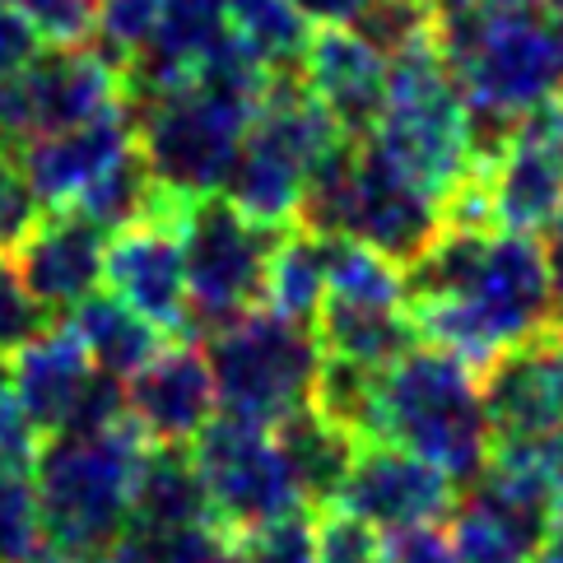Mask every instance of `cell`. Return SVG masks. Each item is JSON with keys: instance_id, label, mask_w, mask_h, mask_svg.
Listing matches in <instances>:
<instances>
[{"instance_id": "obj_17", "label": "cell", "mask_w": 563, "mask_h": 563, "mask_svg": "<svg viewBox=\"0 0 563 563\" xmlns=\"http://www.w3.org/2000/svg\"><path fill=\"white\" fill-rule=\"evenodd\" d=\"M498 442H540L563 429V327L527 340L479 373Z\"/></svg>"}, {"instance_id": "obj_8", "label": "cell", "mask_w": 563, "mask_h": 563, "mask_svg": "<svg viewBox=\"0 0 563 563\" xmlns=\"http://www.w3.org/2000/svg\"><path fill=\"white\" fill-rule=\"evenodd\" d=\"M279 233L285 229L247 219L224 191L191 200L183 219V261H187V331L196 345L261 308L266 266Z\"/></svg>"}, {"instance_id": "obj_9", "label": "cell", "mask_w": 563, "mask_h": 563, "mask_svg": "<svg viewBox=\"0 0 563 563\" xmlns=\"http://www.w3.org/2000/svg\"><path fill=\"white\" fill-rule=\"evenodd\" d=\"M554 521V489L527 448L498 442L489 466L456 489L448 536L461 563H536Z\"/></svg>"}, {"instance_id": "obj_45", "label": "cell", "mask_w": 563, "mask_h": 563, "mask_svg": "<svg viewBox=\"0 0 563 563\" xmlns=\"http://www.w3.org/2000/svg\"><path fill=\"white\" fill-rule=\"evenodd\" d=\"M210 563H247V559H243V550H238V545H229L224 554H214Z\"/></svg>"}, {"instance_id": "obj_40", "label": "cell", "mask_w": 563, "mask_h": 563, "mask_svg": "<svg viewBox=\"0 0 563 563\" xmlns=\"http://www.w3.org/2000/svg\"><path fill=\"white\" fill-rule=\"evenodd\" d=\"M37 52H43V37L33 33V24L10 0H0V79L14 75L19 66H29Z\"/></svg>"}, {"instance_id": "obj_1", "label": "cell", "mask_w": 563, "mask_h": 563, "mask_svg": "<svg viewBox=\"0 0 563 563\" xmlns=\"http://www.w3.org/2000/svg\"><path fill=\"white\" fill-rule=\"evenodd\" d=\"M406 303L419 340L475 373L559 327L545 252L527 233L442 229L406 266Z\"/></svg>"}, {"instance_id": "obj_16", "label": "cell", "mask_w": 563, "mask_h": 563, "mask_svg": "<svg viewBox=\"0 0 563 563\" xmlns=\"http://www.w3.org/2000/svg\"><path fill=\"white\" fill-rule=\"evenodd\" d=\"M214 410L219 396L206 350L191 340H168L145 368L126 377V419L150 448H191Z\"/></svg>"}, {"instance_id": "obj_21", "label": "cell", "mask_w": 563, "mask_h": 563, "mask_svg": "<svg viewBox=\"0 0 563 563\" xmlns=\"http://www.w3.org/2000/svg\"><path fill=\"white\" fill-rule=\"evenodd\" d=\"M10 373H14V400L29 415V424L43 438H56L66 429L93 364L85 345L66 331V321H56L43 335H33L24 350H14Z\"/></svg>"}, {"instance_id": "obj_25", "label": "cell", "mask_w": 563, "mask_h": 563, "mask_svg": "<svg viewBox=\"0 0 563 563\" xmlns=\"http://www.w3.org/2000/svg\"><path fill=\"white\" fill-rule=\"evenodd\" d=\"M131 521L135 527H214L210 494L191 461V448L145 452L135 475V494H131Z\"/></svg>"}, {"instance_id": "obj_39", "label": "cell", "mask_w": 563, "mask_h": 563, "mask_svg": "<svg viewBox=\"0 0 563 563\" xmlns=\"http://www.w3.org/2000/svg\"><path fill=\"white\" fill-rule=\"evenodd\" d=\"M122 419H126V382H122V377H112V373H98V368H93L62 433H75V438H85V433H103V429H117Z\"/></svg>"}, {"instance_id": "obj_26", "label": "cell", "mask_w": 563, "mask_h": 563, "mask_svg": "<svg viewBox=\"0 0 563 563\" xmlns=\"http://www.w3.org/2000/svg\"><path fill=\"white\" fill-rule=\"evenodd\" d=\"M321 298H327V238H317L308 229H285L266 266L261 308L308 327L321 312Z\"/></svg>"}, {"instance_id": "obj_23", "label": "cell", "mask_w": 563, "mask_h": 563, "mask_svg": "<svg viewBox=\"0 0 563 563\" xmlns=\"http://www.w3.org/2000/svg\"><path fill=\"white\" fill-rule=\"evenodd\" d=\"M66 331L85 345L89 364L98 373H112V377H131L150 364V358L168 345V335L150 327L140 312H131L122 298H112L108 289L89 294L85 303H75L66 312Z\"/></svg>"}, {"instance_id": "obj_29", "label": "cell", "mask_w": 563, "mask_h": 563, "mask_svg": "<svg viewBox=\"0 0 563 563\" xmlns=\"http://www.w3.org/2000/svg\"><path fill=\"white\" fill-rule=\"evenodd\" d=\"M154 200H158V187H154V177L145 168V158H140V150L131 145L85 196L75 200L70 210H79L89 224H98V229L112 238V233L140 224V219L154 210Z\"/></svg>"}, {"instance_id": "obj_28", "label": "cell", "mask_w": 563, "mask_h": 563, "mask_svg": "<svg viewBox=\"0 0 563 563\" xmlns=\"http://www.w3.org/2000/svg\"><path fill=\"white\" fill-rule=\"evenodd\" d=\"M327 298L358 308H410L406 271L354 238H327Z\"/></svg>"}, {"instance_id": "obj_22", "label": "cell", "mask_w": 563, "mask_h": 563, "mask_svg": "<svg viewBox=\"0 0 563 563\" xmlns=\"http://www.w3.org/2000/svg\"><path fill=\"white\" fill-rule=\"evenodd\" d=\"M271 438H275V452L285 461L298 498H303V508L327 512L340 494V485H345L350 466H354L358 438L345 433L340 424H331V419L317 415L312 406L285 415L271 429Z\"/></svg>"}, {"instance_id": "obj_30", "label": "cell", "mask_w": 563, "mask_h": 563, "mask_svg": "<svg viewBox=\"0 0 563 563\" xmlns=\"http://www.w3.org/2000/svg\"><path fill=\"white\" fill-rule=\"evenodd\" d=\"M233 540L219 527H131L112 540L108 563H210Z\"/></svg>"}, {"instance_id": "obj_12", "label": "cell", "mask_w": 563, "mask_h": 563, "mask_svg": "<svg viewBox=\"0 0 563 563\" xmlns=\"http://www.w3.org/2000/svg\"><path fill=\"white\" fill-rule=\"evenodd\" d=\"M442 229H448V206L406 168H396L373 140H354L340 238H354L406 271L438 243Z\"/></svg>"}, {"instance_id": "obj_35", "label": "cell", "mask_w": 563, "mask_h": 563, "mask_svg": "<svg viewBox=\"0 0 563 563\" xmlns=\"http://www.w3.org/2000/svg\"><path fill=\"white\" fill-rule=\"evenodd\" d=\"M43 200L33 196L24 168L14 154H0V256H14L29 243V233L43 224Z\"/></svg>"}, {"instance_id": "obj_14", "label": "cell", "mask_w": 563, "mask_h": 563, "mask_svg": "<svg viewBox=\"0 0 563 563\" xmlns=\"http://www.w3.org/2000/svg\"><path fill=\"white\" fill-rule=\"evenodd\" d=\"M489 224L536 238L563 206V98L527 112L494 154H479Z\"/></svg>"}, {"instance_id": "obj_18", "label": "cell", "mask_w": 563, "mask_h": 563, "mask_svg": "<svg viewBox=\"0 0 563 563\" xmlns=\"http://www.w3.org/2000/svg\"><path fill=\"white\" fill-rule=\"evenodd\" d=\"M103 229L89 224L79 210H52L29 233V243L14 252V271L24 279V289L37 298V308L66 317L75 303H85L89 294L103 289Z\"/></svg>"}, {"instance_id": "obj_32", "label": "cell", "mask_w": 563, "mask_h": 563, "mask_svg": "<svg viewBox=\"0 0 563 563\" xmlns=\"http://www.w3.org/2000/svg\"><path fill=\"white\" fill-rule=\"evenodd\" d=\"M43 550V512L29 471H0V563H33Z\"/></svg>"}, {"instance_id": "obj_20", "label": "cell", "mask_w": 563, "mask_h": 563, "mask_svg": "<svg viewBox=\"0 0 563 563\" xmlns=\"http://www.w3.org/2000/svg\"><path fill=\"white\" fill-rule=\"evenodd\" d=\"M131 145H135L131 108H117L108 117H93L85 126L33 140L14 158L24 168L33 196L43 200V210H70Z\"/></svg>"}, {"instance_id": "obj_19", "label": "cell", "mask_w": 563, "mask_h": 563, "mask_svg": "<svg viewBox=\"0 0 563 563\" xmlns=\"http://www.w3.org/2000/svg\"><path fill=\"white\" fill-rule=\"evenodd\" d=\"M298 75L350 140L373 135L387 98V56H377L364 37L350 29H312Z\"/></svg>"}, {"instance_id": "obj_43", "label": "cell", "mask_w": 563, "mask_h": 563, "mask_svg": "<svg viewBox=\"0 0 563 563\" xmlns=\"http://www.w3.org/2000/svg\"><path fill=\"white\" fill-rule=\"evenodd\" d=\"M536 563H563V536H545V550L536 554Z\"/></svg>"}, {"instance_id": "obj_11", "label": "cell", "mask_w": 563, "mask_h": 563, "mask_svg": "<svg viewBox=\"0 0 563 563\" xmlns=\"http://www.w3.org/2000/svg\"><path fill=\"white\" fill-rule=\"evenodd\" d=\"M191 461L200 479H206L214 527L229 540H243L247 531L266 527V521L303 508L285 461L275 452L271 429L214 415L191 442Z\"/></svg>"}, {"instance_id": "obj_31", "label": "cell", "mask_w": 563, "mask_h": 563, "mask_svg": "<svg viewBox=\"0 0 563 563\" xmlns=\"http://www.w3.org/2000/svg\"><path fill=\"white\" fill-rule=\"evenodd\" d=\"M164 0H93V37L89 47L103 52L117 70H126V62L154 37Z\"/></svg>"}, {"instance_id": "obj_46", "label": "cell", "mask_w": 563, "mask_h": 563, "mask_svg": "<svg viewBox=\"0 0 563 563\" xmlns=\"http://www.w3.org/2000/svg\"><path fill=\"white\" fill-rule=\"evenodd\" d=\"M75 563H108V554H93V559H75Z\"/></svg>"}, {"instance_id": "obj_6", "label": "cell", "mask_w": 563, "mask_h": 563, "mask_svg": "<svg viewBox=\"0 0 563 563\" xmlns=\"http://www.w3.org/2000/svg\"><path fill=\"white\" fill-rule=\"evenodd\" d=\"M340 140H350V135L308 93L303 75L298 70L271 75L266 103H261L256 122L247 126L243 145H238L224 196L247 219H256V224L294 229L312 168Z\"/></svg>"}, {"instance_id": "obj_34", "label": "cell", "mask_w": 563, "mask_h": 563, "mask_svg": "<svg viewBox=\"0 0 563 563\" xmlns=\"http://www.w3.org/2000/svg\"><path fill=\"white\" fill-rule=\"evenodd\" d=\"M233 545L243 550L247 563H317V512L294 508L247 531L243 540H233Z\"/></svg>"}, {"instance_id": "obj_37", "label": "cell", "mask_w": 563, "mask_h": 563, "mask_svg": "<svg viewBox=\"0 0 563 563\" xmlns=\"http://www.w3.org/2000/svg\"><path fill=\"white\" fill-rule=\"evenodd\" d=\"M52 327L47 308H37V298L24 289L14 261L0 256V354H14L24 350L33 335H43Z\"/></svg>"}, {"instance_id": "obj_27", "label": "cell", "mask_w": 563, "mask_h": 563, "mask_svg": "<svg viewBox=\"0 0 563 563\" xmlns=\"http://www.w3.org/2000/svg\"><path fill=\"white\" fill-rule=\"evenodd\" d=\"M229 37L271 75L298 70L308 52V24L289 0H229Z\"/></svg>"}, {"instance_id": "obj_41", "label": "cell", "mask_w": 563, "mask_h": 563, "mask_svg": "<svg viewBox=\"0 0 563 563\" xmlns=\"http://www.w3.org/2000/svg\"><path fill=\"white\" fill-rule=\"evenodd\" d=\"M308 29H350L373 0H289Z\"/></svg>"}, {"instance_id": "obj_7", "label": "cell", "mask_w": 563, "mask_h": 563, "mask_svg": "<svg viewBox=\"0 0 563 563\" xmlns=\"http://www.w3.org/2000/svg\"><path fill=\"white\" fill-rule=\"evenodd\" d=\"M206 364L214 377L219 410L256 429H275L285 415L312 400L321 368L317 335L271 308H256L206 340Z\"/></svg>"}, {"instance_id": "obj_42", "label": "cell", "mask_w": 563, "mask_h": 563, "mask_svg": "<svg viewBox=\"0 0 563 563\" xmlns=\"http://www.w3.org/2000/svg\"><path fill=\"white\" fill-rule=\"evenodd\" d=\"M545 271H550V289H554V308H559V327H563V206L545 224Z\"/></svg>"}, {"instance_id": "obj_24", "label": "cell", "mask_w": 563, "mask_h": 563, "mask_svg": "<svg viewBox=\"0 0 563 563\" xmlns=\"http://www.w3.org/2000/svg\"><path fill=\"white\" fill-rule=\"evenodd\" d=\"M312 335L321 354L350 358V364L373 373H382L410 345H419L410 308H358V303H335V298H321Z\"/></svg>"}, {"instance_id": "obj_15", "label": "cell", "mask_w": 563, "mask_h": 563, "mask_svg": "<svg viewBox=\"0 0 563 563\" xmlns=\"http://www.w3.org/2000/svg\"><path fill=\"white\" fill-rule=\"evenodd\" d=\"M452 503H456V485L438 466L391 448V442H358L354 466L331 508L358 517L377 536H391V531L448 521Z\"/></svg>"}, {"instance_id": "obj_4", "label": "cell", "mask_w": 563, "mask_h": 563, "mask_svg": "<svg viewBox=\"0 0 563 563\" xmlns=\"http://www.w3.org/2000/svg\"><path fill=\"white\" fill-rule=\"evenodd\" d=\"M145 452L150 442L131 419L103 433H56L43 442L33 461V489L43 512V545L62 563L108 554L126 531Z\"/></svg>"}, {"instance_id": "obj_36", "label": "cell", "mask_w": 563, "mask_h": 563, "mask_svg": "<svg viewBox=\"0 0 563 563\" xmlns=\"http://www.w3.org/2000/svg\"><path fill=\"white\" fill-rule=\"evenodd\" d=\"M43 47H85L93 37V0H10Z\"/></svg>"}, {"instance_id": "obj_5", "label": "cell", "mask_w": 563, "mask_h": 563, "mask_svg": "<svg viewBox=\"0 0 563 563\" xmlns=\"http://www.w3.org/2000/svg\"><path fill=\"white\" fill-rule=\"evenodd\" d=\"M368 140L419 187H429L442 206L471 177L479 158L471 140V117L433 33L387 56V98H382Z\"/></svg>"}, {"instance_id": "obj_13", "label": "cell", "mask_w": 563, "mask_h": 563, "mask_svg": "<svg viewBox=\"0 0 563 563\" xmlns=\"http://www.w3.org/2000/svg\"><path fill=\"white\" fill-rule=\"evenodd\" d=\"M191 200L158 191L154 210L140 224L108 238L103 289L122 298L168 340H191L187 331V261H183V219ZM196 345V340H191Z\"/></svg>"}, {"instance_id": "obj_44", "label": "cell", "mask_w": 563, "mask_h": 563, "mask_svg": "<svg viewBox=\"0 0 563 563\" xmlns=\"http://www.w3.org/2000/svg\"><path fill=\"white\" fill-rule=\"evenodd\" d=\"M10 396H14V373H10V358L0 354V406H5Z\"/></svg>"}, {"instance_id": "obj_47", "label": "cell", "mask_w": 563, "mask_h": 563, "mask_svg": "<svg viewBox=\"0 0 563 563\" xmlns=\"http://www.w3.org/2000/svg\"><path fill=\"white\" fill-rule=\"evenodd\" d=\"M559 33H563V14H559Z\"/></svg>"}, {"instance_id": "obj_33", "label": "cell", "mask_w": 563, "mask_h": 563, "mask_svg": "<svg viewBox=\"0 0 563 563\" xmlns=\"http://www.w3.org/2000/svg\"><path fill=\"white\" fill-rule=\"evenodd\" d=\"M350 33L364 37L377 56H396L433 33V0H373L350 24Z\"/></svg>"}, {"instance_id": "obj_2", "label": "cell", "mask_w": 563, "mask_h": 563, "mask_svg": "<svg viewBox=\"0 0 563 563\" xmlns=\"http://www.w3.org/2000/svg\"><path fill=\"white\" fill-rule=\"evenodd\" d=\"M433 43L466 103L475 154H494L521 117L563 98V33L545 0L433 14Z\"/></svg>"}, {"instance_id": "obj_10", "label": "cell", "mask_w": 563, "mask_h": 563, "mask_svg": "<svg viewBox=\"0 0 563 563\" xmlns=\"http://www.w3.org/2000/svg\"><path fill=\"white\" fill-rule=\"evenodd\" d=\"M126 108V79L103 52L85 47H43L29 66L0 79V154L56 131L85 126L93 117Z\"/></svg>"}, {"instance_id": "obj_38", "label": "cell", "mask_w": 563, "mask_h": 563, "mask_svg": "<svg viewBox=\"0 0 563 563\" xmlns=\"http://www.w3.org/2000/svg\"><path fill=\"white\" fill-rule=\"evenodd\" d=\"M317 563H382V536L358 517L327 508L317 512Z\"/></svg>"}, {"instance_id": "obj_3", "label": "cell", "mask_w": 563, "mask_h": 563, "mask_svg": "<svg viewBox=\"0 0 563 563\" xmlns=\"http://www.w3.org/2000/svg\"><path fill=\"white\" fill-rule=\"evenodd\" d=\"M364 442H391V448L438 466L456 489H466L494 456L479 373L448 350L419 340L377 373Z\"/></svg>"}]
</instances>
